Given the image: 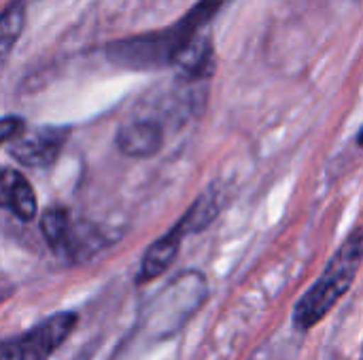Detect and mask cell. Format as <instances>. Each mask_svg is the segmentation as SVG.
I'll return each mask as SVG.
<instances>
[{"instance_id":"1","label":"cell","mask_w":363,"mask_h":360,"mask_svg":"<svg viewBox=\"0 0 363 360\" xmlns=\"http://www.w3.org/2000/svg\"><path fill=\"white\" fill-rule=\"evenodd\" d=\"M228 0H200L177 23L125 36L106 45L104 53L111 64L125 70H162L181 68L187 57L208 38L204 28L219 15Z\"/></svg>"},{"instance_id":"2","label":"cell","mask_w":363,"mask_h":360,"mask_svg":"<svg viewBox=\"0 0 363 360\" xmlns=\"http://www.w3.org/2000/svg\"><path fill=\"white\" fill-rule=\"evenodd\" d=\"M362 229L355 227L351 236L342 242V246L336 250V255L330 259L317 282L298 301L294 310V325L300 331L317 327L332 312V308L349 293L362 265Z\"/></svg>"},{"instance_id":"3","label":"cell","mask_w":363,"mask_h":360,"mask_svg":"<svg viewBox=\"0 0 363 360\" xmlns=\"http://www.w3.org/2000/svg\"><path fill=\"white\" fill-rule=\"evenodd\" d=\"M221 212V199L217 189H206L204 193H200L196 197V202L187 208V212L177 221V225L172 229H168L160 240H155L143 261H140V269L136 276V284H147L155 278H160L177 259L179 248L183 244V238L189 233H198L202 229H206L208 225H213V221L217 219V214Z\"/></svg>"},{"instance_id":"4","label":"cell","mask_w":363,"mask_h":360,"mask_svg":"<svg viewBox=\"0 0 363 360\" xmlns=\"http://www.w3.org/2000/svg\"><path fill=\"white\" fill-rule=\"evenodd\" d=\"M40 231L51 252L68 263H77L104 246V236H100L96 227L77 223L62 206H51L43 212Z\"/></svg>"},{"instance_id":"5","label":"cell","mask_w":363,"mask_h":360,"mask_svg":"<svg viewBox=\"0 0 363 360\" xmlns=\"http://www.w3.org/2000/svg\"><path fill=\"white\" fill-rule=\"evenodd\" d=\"M77 323L74 312H60L17 337L0 339V360H49L70 337Z\"/></svg>"},{"instance_id":"6","label":"cell","mask_w":363,"mask_h":360,"mask_svg":"<svg viewBox=\"0 0 363 360\" xmlns=\"http://www.w3.org/2000/svg\"><path fill=\"white\" fill-rule=\"evenodd\" d=\"M72 134L70 125H38V127H23L11 142L9 155L26 168H51L68 138Z\"/></svg>"},{"instance_id":"7","label":"cell","mask_w":363,"mask_h":360,"mask_svg":"<svg viewBox=\"0 0 363 360\" xmlns=\"http://www.w3.org/2000/svg\"><path fill=\"white\" fill-rule=\"evenodd\" d=\"M166 129L149 115L136 110L117 132L115 144L128 157H153L164 146Z\"/></svg>"},{"instance_id":"8","label":"cell","mask_w":363,"mask_h":360,"mask_svg":"<svg viewBox=\"0 0 363 360\" xmlns=\"http://www.w3.org/2000/svg\"><path fill=\"white\" fill-rule=\"evenodd\" d=\"M0 210L11 212L23 223H30L38 212L30 180L13 168H0Z\"/></svg>"},{"instance_id":"9","label":"cell","mask_w":363,"mask_h":360,"mask_svg":"<svg viewBox=\"0 0 363 360\" xmlns=\"http://www.w3.org/2000/svg\"><path fill=\"white\" fill-rule=\"evenodd\" d=\"M28 0H11L0 13V72L6 66L26 25Z\"/></svg>"},{"instance_id":"10","label":"cell","mask_w":363,"mask_h":360,"mask_svg":"<svg viewBox=\"0 0 363 360\" xmlns=\"http://www.w3.org/2000/svg\"><path fill=\"white\" fill-rule=\"evenodd\" d=\"M26 127V121L21 117H0V146L9 144L21 129Z\"/></svg>"}]
</instances>
